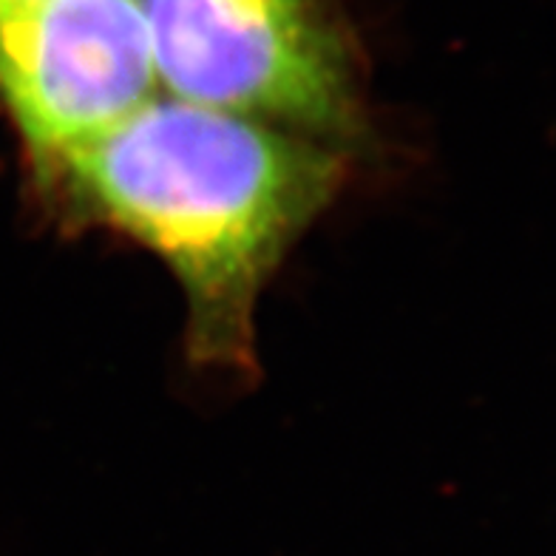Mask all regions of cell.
Returning a JSON list of instances; mask_svg holds the SVG:
<instances>
[{"label": "cell", "mask_w": 556, "mask_h": 556, "mask_svg": "<svg viewBox=\"0 0 556 556\" xmlns=\"http://www.w3.org/2000/svg\"><path fill=\"white\" fill-rule=\"evenodd\" d=\"M160 91L330 142L358 125L350 49L315 0H137Z\"/></svg>", "instance_id": "obj_2"}, {"label": "cell", "mask_w": 556, "mask_h": 556, "mask_svg": "<svg viewBox=\"0 0 556 556\" xmlns=\"http://www.w3.org/2000/svg\"><path fill=\"white\" fill-rule=\"evenodd\" d=\"M160 94L137 0L0 3V100L43 165Z\"/></svg>", "instance_id": "obj_3"}, {"label": "cell", "mask_w": 556, "mask_h": 556, "mask_svg": "<svg viewBox=\"0 0 556 556\" xmlns=\"http://www.w3.org/2000/svg\"><path fill=\"white\" fill-rule=\"evenodd\" d=\"M0 3H9V0H0Z\"/></svg>", "instance_id": "obj_4"}, {"label": "cell", "mask_w": 556, "mask_h": 556, "mask_svg": "<svg viewBox=\"0 0 556 556\" xmlns=\"http://www.w3.org/2000/svg\"><path fill=\"white\" fill-rule=\"evenodd\" d=\"M52 168L86 211L168 264L193 361L222 369L253 364L264 281L341 182L324 139L165 94Z\"/></svg>", "instance_id": "obj_1"}]
</instances>
